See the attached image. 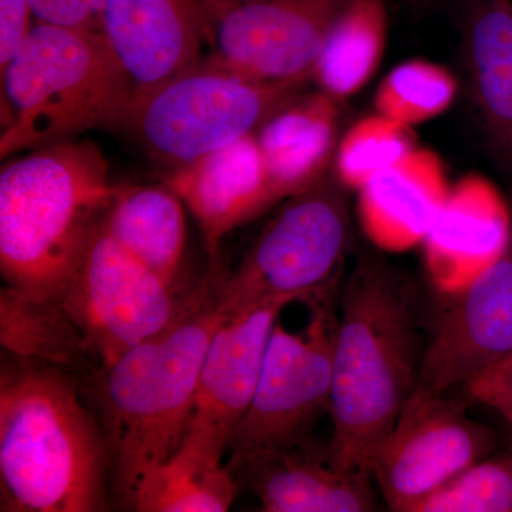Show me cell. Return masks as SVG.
I'll return each mask as SVG.
<instances>
[{
    "label": "cell",
    "instance_id": "1",
    "mask_svg": "<svg viewBox=\"0 0 512 512\" xmlns=\"http://www.w3.org/2000/svg\"><path fill=\"white\" fill-rule=\"evenodd\" d=\"M424 350L406 281L376 255H360L340 296L329 410L333 466L373 477L377 447L416 392Z\"/></svg>",
    "mask_w": 512,
    "mask_h": 512
},
{
    "label": "cell",
    "instance_id": "2",
    "mask_svg": "<svg viewBox=\"0 0 512 512\" xmlns=\"http://www.w3.org/2000/svg\"><path fill=\"white\" fill-rule=\"evenodd\" d=\"M101 148L66 141L0 171V271L12 291L57 301L119 190Z\"/></svg>",
    "mask_w": 512,
    "mask_h": 512
},
{
    "label": "cell",
    "instance_id": "3",
    "mask_svg": "<svg viewBox=\"0 0 512 512\" xmlns=\"http://www.w3.org/2000/svg\"><path fill=\"white\" fill-rule=\"evenodd\" d=\"M210 272L170 328L103 367L107 446L117 493L130 507L144 478L177 450L190 423L205 352L225 319L217 295L220 272Z\"/></svg>",
    "mask_w": 512,
    "mask_h": 512
},
{
    "label": "cell",
    "instance_id": "4",
    "mask_svg": "<svg viewBox=\"0 0 512 512\" xmlns=\"http://www.w3.org/2000/svg\"><path fill=\"white\" fill-rule=\"evenodd\" d=\"M109 456L107 439L66 377L36 367L3 375L2 511H103Z\"/></svg>",
    "mask_w": 512,
    "mask_h": 512
},
{
    "label": "cell",
    "instance_id": "5",
    "mask_svg": "<svg viewBox=\"0 0 512 512\" xmlns=\"http://www.w3.org/2000/svg\"><path fill=\"white\" fill-rule=\"evenodd\" d=\"M0 158L123 131L133 89L100 30L36 22L0 70Z\"/></svg>",
    "mask_w": 512,
    "mask_h": 512
},
{
    "label": "cell",
    "instance_id": "6",
    "mask_svg": "<svg viewBox=\"0 0 512 512\" xmlns=\"http://www.w3.org/2000/svg\"><path fill=\"white\" fill-rule=\"evenodd\" d=\"M303 87L251 79L211 62L134 97L123 131L165 170L251 136Z\"/></svg>",
    "mask_w": 512,
    "mask_h": 512
},
{
    "label": "cell",
    "instance_id": "7",
    "mask_svg": "<svg viewBox=\"0 0 512 512\" xmlns=\"http://www.w3.org/2000/svg\"><path fill=\"white\" fill-rule=\"evenodd\" d=\"M349 192L330 171L286 198L238 268L218 279L227 318L282 296L312 301L336 285L350 237Z\"/></svg>",
    "mask_w": 512,
    "mask_h": 512
},
{
    "label": "cell",
    "instance_id": "8",
    "mask_svg": "<svg viewBox=\"0 0 512 512\" xmlns=\"http://www.w3.org/2000/svg\"><path fill=\"white\" fill-rule=\"evenodd\" d=\"M192 293L178 298L175 285L121 247L101 221L56 302L107 367L170 328Z\"/></svg>",
    "mask_w": 512,
    "mask_h": 512
},
{
    "label": "cell",
    "instance_id": "9",
    "mask_svg": "<svg viewBox=\"0 0 512 512\" xmlns=\"http://www.w3.org/2000/svg\"><path fill=\"white\" fill-rule=\"evenodd\" d=\"M335 291L336 285L312 299L311 320L303 332H288L276 322L254 399L229 447V461L302 443L316 420L329 413L338 329Z\"/></svg>",
    "mask_w": 512,
    "mask_h": 512
},
{
    "label": "cell",
    "instance_id": "10",
    "mask_svg": "<svg viewBox=\"0 0 512 512\" xmlns=\"http://www.w3.org/2000/svg\"><path fill=\"white\" fill-rule=\"evenodd\" d=\"M467 400L416 389L404 404L373 457V480L387 510L416 511L431 494L494 453L497 434L470 419Z\"/></svg>",
    "mask_w": 512,
    "mask_h": 512
},
{
    "label": "cell",
    "instance_id": "11",
    "mask_svg": "<svg viewBox=\"0 0 512 512\" xmlns=\"http://www.w3.org/2000/svg\"><path fill=\"white\" fill-rule=\"evenodd\" d=\"M350 0H210L207 59L274 84L305 87Z\"/></svg>",
    "mask_w": 512,
    "mask_h": 512
},
{
    "label": "cell",
    "instance_id": "12",
    "mask_svg": "<svg viewBox=\"0 0 512 512\" xmlns=\"http://www.w3.org/2000/svg\"><path fill=\"white\" fill-rule=\"evenodd\" d=\"M424 350L417 390L463 389L512 353V247L453 293Z\"/></svg>",
    "mask_w": 512,
    "mask_h": 512
},
{
    "label": "cell",
    "instance_id": "13",
    "mask_svg": "<svg viewBox=\"0 0 512 512\" xmlns=\"http://www.w3.org/2000/svg\"><path fill=\"white\" fill-rule=\"evenodd\" d=\"M295 301L282 296L225 316L205 352L185 436L228 453L254 399L272 330Z\"/></svg>",
    "mask_w": 512,
    "mask_h": 512
},
{
    "label": "cell",
    "instance_id": "14",
    "mask_svg": "<svg viewBox=\"0 0 512 512\" xmlns=\"http://www.w3.org/2000/svg\"><path fill=\"white\" fill-rule=\"evenodd\" d=\"M210 0H106L100 32L134 97L198 66L207 45Z\"/></svg>",
    "mask_w": 512,
    "mask_h": 512
},
{
    "label": "cell",
    "instance_id": "15",
    "mask_svg": "<svg viewBox=\"0 0 512 512\" xmlns=\"http://www.w3.org/2000/svg\"><path fill=\"white\" fill-rule=\"evenodd\" d=\"M163 184L200 225L210 269L217 271L221 242L281 202L272 188L255 134L190 164L165 170Z\"/></svg>",
    "mask_w": 512,
    "mask_h": 512
},
{
    "label": "cell",
    "instance_id": "16",
    "mask_svg": "<svg viewBox=\"0 0 512 512\" xmlns=\"http://www.w3.org/2000/svg\"><path fill=\"white\" fill-rule=\"evenodd\" d=\"M421 245L434 286L453 295L510 251L512 208L488 178L464 175Z\"/></svg>",
    "mask_w": 512,
    "mask_h": 512
},
{
    "label": "cell",
    "instance_id": "17",
    "mask_svg": "<svg viewBox=\"0 0 512 512\" xmlns=\"http://www.w3.org/2000/svg\"><path fill=\"white\" fill-rule=\"evenodd\" d=\"M238 484L247 485L266 512H369L377 510L373 477L333 466L329 447L316 450L309 439L266 448L228 461Z\"/></svg>",
    "mask_w": 512,
    "mask_h": 512
},
{
    "label": "cell",
    "instance_id": "18",
    "mask_svg": "<svg viewBox=\"0 0 512 512\" xmlns=\"http://www.w3.org/2000/svg\"><path fill=\"white\" fill-rule=\"evenodd\" d=\"M451 185L439 154L414 147L399 164L357 191V214L377 248L403 252L423 244Z\"/></svg>",
    "mask_w": 512,
    "mask_h": 512
},
{
    "label": "cell",
    "instance_id": "19",
    "mask_svg": "<svg viewBox=\"0 0 512 512\" xmlns=\"http://www.w3.org/2000/svg\"><path fill=\"white\" fill-rule=\"evenodd\" d=\"M463 57L488 151L512 170V0H466Z\"/></svg>",
    "mask_w": 512,
    "mask_h": 512
},
{
    "label": "cell",
    "instance_id": "20",
    "mask_svg": "<svg viewBox=\"0 0 512 512\" xmlns=\"http://www.w3.org/2000/svg\"><path fill=\"white\" fill-rule=\"evenodd\" d=\"M340 106L320 90L301 92L256 131L266 174L279 200L308 190L332 171Z\"/></svg>",
    "mask_w": 512,
    "mask_h": 512
},
{
    "label": "cell",
    "instance_id": "21",
    "mask_svg": "<svg viewBox=\"0 0 512 512\" xmlns=\"http://www.w3.org/2000/svg\"><path fill=\"white\" fill-rule=\"evenodd\" d=\"M103 227L138 261L177 286L187 229L184 202L171 188L120 184Z\"/></svg>",
    "mask_w": 512,
    "mask_h": 512
},
{
    "label": "cell",
    "instance_id": "22",
    "mask_svg": "<svg viewBox=\"0 0 512 512\" xmlns=\"http://www.w3.org/2000/svg\"><path fill=\"white\" fill-rule=\"evenodd\" d=\"M224 456L184 436L167 461L144 478L134 497L140 512H225L238 493V481Z\"/></svg>",
    "mask_w": 512,
    "mask_h": 512
},
{
    "label": "cell",
    "instance_id": "23",
    "mask_svg": "<svg viewBox=\"0 0 512 512\" xmlns=\"http://www.w3.org/2000/svg\"><path fill=\"white\" fill-rule=\"evenodd\" d=\"M384 0H350L329 30L313 70L320 92L343 103L375 76L387 42Z\"/></svg>",
    "mask_w": 512,
    "mask_h": 512
},
{
    "label": "cell",
    "instance_id": "24",
    "mask_svg": "<svg viewBox=\"0 0 512 512\" xmlns=\"http://www.w3.org/2000/svg\"><path fill=\"white\" fill-rule=\"evenodd\" d=\"M2 343L16 355L55 365H69L87 352L59 303L26 298L9 288L2 291Z\"/></svg>",
    "mask_w": 512,
    "mask_h": 512
},
{
    "label": "cell",
    "instance_id": "25",
    "mask_svg": "<svg viewBox=\"0 0 512 512\" xmlns=\"http://www.w3.org/2000/svg\"><path fill=\"white\" fill-rule=\"evenodd\" d=\"M457 93V79L446 67L426 59L407 60L377 87L375 110L404 126H419L443 116Z\"/></svg>",
    "mask_w": 512,
    "mask_h": 512
},
{
    "label": "cell",
    "instance_id": "26",
    "mask_svg": "<svg viewBox=\"0 0 512 512\" xmlns=\"http://www.w3.org/2000/svg\"><path fill=\"white\" fill-rule=\"evenodd\" d=\"M417 147L413 127L383 114L362 117L339 138L332 173L349 191H359L399 164Z\"/></svg>",
    "mask_w": 512,
    "mask_h": 512
},
{
    "label": "cell",
    "instance_id": "27",
    "mask_svg": "<svg viewBox=\"0 0 512 512\" xmlns=\"http://www.w3.org/2000/svg\"><path fill=\"white\" fill-rule=\"evenodd\" d=\"M414 512H512V444L468 467Z\"/></svg>",
    "mask_w": 512,
    "mask_h": 512
},
{
    "label": "cell",
    "instance_id": "28",
    "mask_svg": "<svg viewBox=\"0 0 512 512\" xmlns=\"http://www.w3.org/2000/svg\"><path fill=\"white\" fill-rule=\"evenodd\" d=\"M461 390L468 402L490 407L512 426V353Z\"/></svg>",
    "mask_w": 512,
    "mask_h": 512
},
{
    "label": "cell",
    "instance_id": "29",
    "mask_svg": "<svg viewBox=\"0 0 512 512\" xmlns=\"http://www.w3.org/2000/svg\"><path fill=\"white\" fill-rule=\"evenodd\" d=\"M36 22L100 30L106 0H30Z\"/></svg>",
    "mask_w": 512,
    "mask_h": 512
},
{
    "label": "cell",
    "instance_id": "30",
    "mask_svg": "<svg viewBox=\"0 0 512 512\" xmlns=\"http://www.w3.org/2000/svg\"><path fill=\"white\" fill-rule=\"evenodd\" d=\"M32 2L30 0H0V70L6 67L33 25Z\"/></svg>",
    "mask_w": 512,
    "mask_h": 512
},
{
    "label": "cell",
    "instance_id": "31",
    "mask_svg": "<svg viewBox=\"0 0 512 512\" xmlns=\"http://www.w3.org/2000/svg\"><path fill=\"white\" fill-rule=\"evenodd\" d=\"M409 3H413L414 6H426L434 0H407Z\"/></svg>",
    "mask_w": 512,
    "mask_h": 512
}]
</instances>
